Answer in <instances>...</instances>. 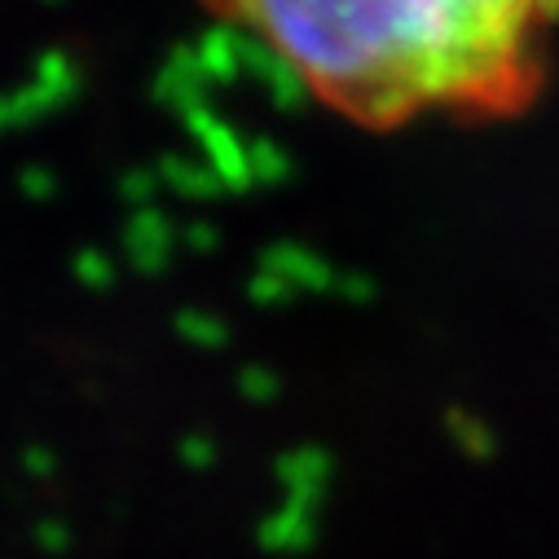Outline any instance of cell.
Segmentation results:
<instances>
[{"instance_id":"1","label":"cell","mask_w":559,"mask_h":559,"mask_svg":"<svg viewBox=\"0 0 559 559\" xmlns=\"http://www.w3.org/2000/svg\"><path fill=\"white\" fill-rule=\"evenodd\" d=\"M361 132L528 115L559 53V0H199Z\"/></svg>"}]
</instances>
